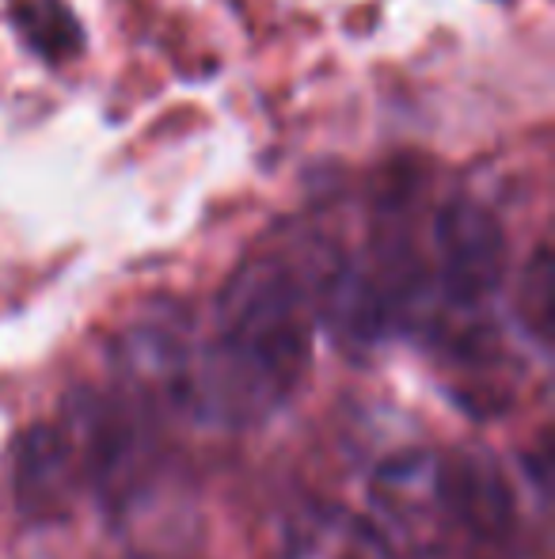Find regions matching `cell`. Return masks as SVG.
I'll return each mask as SVG.
<instances>
[{"label": "cell", "instance_id": "obj_3", "mask_svg": "<svg viewBox=\"0 0 555 559\" xmlns=\"http://www.w3.org/2000/svg\"><path fill=\"white\" fill-rule=\"evenodd\" d=\"M73 442L58 427H35L15 442L12 461V491L27 518H58L65 514L69 491H73Z\"/></svg>", "mask_w": 555, "mask_h": 559}, {"label": "cell", "instance_id": "obj_5", "mask_svg": "<svg viewBox=\"0 0 555 559\" xmlns=\"http://www.w3.org/2000/svg\"><path fill=\"white\" fill-rule=\"evenodd\" d=\"M521 317L536 332V343H548V320H552V266L548 248L536 251L533 266H529L526 289H521Z\"/></svg>", "mask_w": 555, "mask_h": 559}, {"label": "cell", "instance_id": "obj_1", "mask_svg": "<svg viewBox=\"0 0 555 559\" xmlns=\"http://www.w3.org/2000/svg\"><path fill=\"white\" fill-rule=\"evenodd\" d=\"M312 286L278 255L244 263L217 297L214 335L191 354L183 407L198 423L248 430L301 389L312 361Z\"/></svg>", "mask_w": 555, "mask_h": 559}, {"label": "cell", "instance_id": "obj_4", "mask_svg": "<svg viewBox=\"0 0 555 559\" xmlns=\"http://www.w3.org/2000/svg\"><path fill=\"white\" fill-rule=\"evenodd\" d=\"M12 23L23 43L53 66L84 50V27L65 0H20L12 8Z\"/></svg>", "mask_w": 555, "mask_h": 559}, {"label": "cell", "instance_id": "obj_2", "mask_svg": "<svg viewBox=\"0 0 555 559\" xmlns=\"http://www.w3.org/2000/svg\"><path fill=\"white\" fill-rule=\"evenodd\" d=\"M506 274V233L487 206L453 199L434 222V289L445 309L475 317L498 297Z\"/></svg>", "mask_w": 555, "mask_h": 559}]
</instances>
